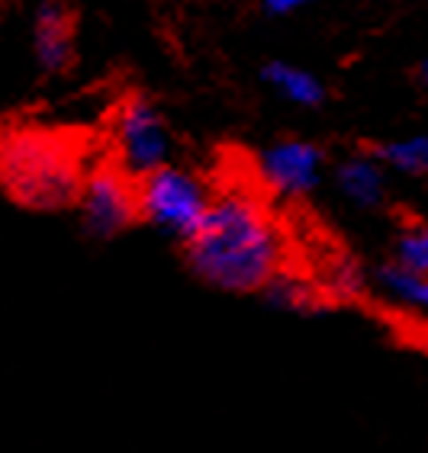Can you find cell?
I'll return each mask as SVG.
<instances>
[{"label":"cell","mask_w":428,"mask_h":453,"mask_svg":"<svg viewBox=\"0 0 428 453\" xmlns=\"http://www.w3.org/2000/svg\"><path fill=\"white\" fill-rule=\"evenodd\" d=\"M187 244L191 271L226 293H258L280 271L284 238L261 203L245 193L210 200Z\"/></svg>","instance_id":"obj_1"},{"label":"cell","mask_w":428,"mask_h":453,"mask_svg":"<svg viewBox=\"0 0 428 453\" xmlns=\"http://www.w3.org/2000/svg\"><path fill=\"white\" fill-rule=\"evenodd\" d=\"M0 183L27 210H68L84 183L81 157L55 132H17L0 145Z\"/></svg>","instance_id":"obj_2"},{"label":"cell","mask_w":428,"mask_h":453,"mask_svg":"<svg viewBox=\"0 0 428 453\" xmlns=\"http://www.w3.org/2000/svg\"><path fill=\"white\" fill-rule=\"evenodd\" d=\"M136 200H139V219L161 228L165 235L183 242L200 226L213 196L206 190V183L200 177H193L191 171L161 165L145 177H139Z\"/></svg>","instance_id":"obj_3"},{"label":"cell","mask_w":428,"mask_h":453,"mask_svg":"<svg viewBox=\"0 0 428 453\" xmlns=\"http://www.w3.org/2000/svg\"><path fill=\"white\" fill-rule=\"evenodd\" d=\"M113 139L120 167L132 180L145 177L155 167L167 165L171 155V135L155 106L145 96H132L120 106L113 119Z\"/></svg>","instance_id":"obj_4"},{"label":"cell","mask_w":428,"mask_h":453,"mask_svg":"<svg viewBox=\"0 0 428 453\" xmlns=\"http://www.w3.org/2000/svg\"><path fill=\"white\" fill-rule=\"evenodd\" d=\"M81 212L94 238H113L139 222V200L132 177L122 167H97L81 183Z\"/></svg>","instance_id":"obj_5"},{"label":"cell","mask_w":428,"mask_h":453,"mask_svg":"<svg viewBox=\"0 0 428 453\" xmlns=\"http://www.w3.org/2000/svg\"><path fill=\"white\" fill-rule=\"evenodd\" d=\"M261 177L274 193L306 196L323 180V151L313 142H277L261 155Z\"/></svg>","instance_id":"obj_6"},{"label":"cell","mask_w":428,"mask_h":453,"mask_svg":"<svg viewBox=\"0 0 428 453\" xmlns=\"http://www.w3.org/2000/svg\"><path fill=\"white\" fill-rule=\"evenodd\" d=\"M35 61L45 74H61L74 58V19L61 0H43L33 27Z\"/></svg>","instance_id":"obj_7"},{"label":"cell","mask_w":428,"mask_h":453,"mask_svg":"<svg viewBox=\"0 0 428 453\" xmlns=\"http://www.w3.org/2000/svg\"><path fill=\"white\" fill-rule=\"evenodd\" d=\"M335 183H339L341 196H348L361 210H374V206L384 203V193H386L384 167H380V161L374 155L341 161L339 171H335Z\"/></svg>","instance_id":"obj_8"},{"label":"cell","mask_w":428,"mask_h":453,"mask_svg":"<svg viewBox=\"0 0 428 453\" xmlns=\"http://www.w3.org/2000/svg\"><path fill=\"white\" fill-rule=\"evenodd\" d=\"M264 84H271L284 100L297 106H319L325 100V88L323 81L309 74L306 68H297V65H287V61H271V65H264L261 71Z\"/></svg>","instance_id":"obj_9"},{"label":"cell","mask_w":428,"mask_h":453,"mask_svg":"<svg viewBox=\"0 0 428 453\" xmlns=\"http://www.w3.org/2000/svg\"><path fill=\"white\" fill-rule=\"evenodd\" d=\"M377 287L386 296V303L400 305L406 312H422L428 305V277L425 273H416L402 264H384L380 271L374 273Z\"/></svg>","instance_id":"obj_10"},{"label":"cell","mask_w":428,"mask_h":453,"mask_svg":"<svg viewBox=\"0 0 428 453\" xmlns=\"http://www.w3.org/2000/svg\"><path fill=\"white\" fill-rule=\"evenodd\" d=\"M261 293L268 296V303L271 305L287 309V312H300V315H315L329 305L325 293H319L315 287H309L306 280L287 277V273H280V271L264 283Z\"/></svg>","instance_id":"obj_11"},{"label":"cell","mask_w":428,"mask_h":453,"mask_svg":"<svg viewBox=\"0 0 428 453\" xmlns=\"http://www.w3.org/2000/svg\"><path fill=\"white\" fill-rule=\"evenodd\" d=\"M374 157L380 165L400 171V174L422 177L428 171V139L425 135H412V139L390 142V145H377Z\"/></svg>","instance_id":"obj_12"},{"label":"cell","mask_w":428,"mask_h":453,"mask_svg":"<svg viewBox=\"0 0 428 453\" xmlns=\"http://www.w3.org/2000/svg\"><path fill=\"white\" fill-rule=\"evenodd\" d=\"M396 264L428 277V232L422 222H412V226L402 228V235L396 238Z\"/></svg>","instance_id":"obj_13"},{"label":"cell","mask_w":428,"mask_h":453,"mask_svg":"<svg viewBox=\"0 0 428 453\" xmlns=\"http://www.w3.org/2000/svg\"><path fill=\"white\" fill-rule=\"evenodd\" d=\"M364 293V271L354 261H341L332 267V296L358 299Z\"/></svg>","instance_id":"obj_14"},{"label":"cell","mask_w":428,"mask_h":453,"mask_svg":"<svg viewBox=\"0 0 428 453\" xmlns=\"http://www.w3.org/2000/svg\"><path fill=\"white\" fill-rule=\"evenodd\" d=\"M309 0H261L264 13H271V17H290V13H297L303 10Z\"/></svg>","instance_id":"obj_15"},{"label":"cell","mask_w":428,"mask_h":453,"mask_svg":"<svg viewBox=\"0 0 428 453\" xmlns=\"http://www.w3.org/2000/svg\"><path fill=\"white\" fill-rule=\"evenodd\" d=\"M425 78H428V65L425 61H419V88L425 90Z\"/></svg>","instance_id":"obj_16"},{"label":"cell","mask_w":428,"mask_h":453,"mask_svg":"<svg viewBox=\"0 0 428 453\" xmlns=\"http://www.w3.org/2000/svg\"><path fill=\"white\" fill-rule=\"evenodd\" d=\"M0 10H4V0H0Z\"/></svg>","instance_id":"obj_17"}]
</instances>
